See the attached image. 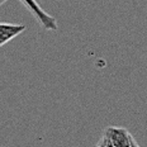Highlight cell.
<instances>
[{
  "label": "cell",
  "instance_id": "cell-1",
  "mask_svg": "<svg viewBox=\"0 0 147 147\" xmlns=\"http://www.w3.org/2000/svg\"><path fill=\"white\" fill-rule=\"evenodd\" d=\"M20 1L29 9V11L34 15V18L38 20L39 24H41L43 28L48 29V30H56L57 29V20L39 7V4L36 1V0H20Z\"/></svg>",
  "mask_w": 147,
  "mask_h": 147
},
{
  "label": "cell",
  "instance_id": "cell-2",
  "mask_svg": "<svg viewBox=\"0 0 147 147\" xmlns=\"http://www.w3.org/2000/svg\"><path fill=\"white\" fill-rule=\"evenodd\" d=\"M104 138L113 147H132L133 137L127 129L118 127H109L104 132Z\"/></svg>",
  "mask_w": 147,
  "mask_h": 147
},
{
  "label": "cell",
  "instance_id": "cell-3",
  "mask_svg": "<svg viewBox=\"0 0 147 147\" xmlns=\"http://www.w3.org/2000/svg\"><path fill=\"white\" fill-rule=\"evenodd\" d=\"M24 30H26V26L24 24L0 23V47L7 45L9 41L18 37Z\"/></svg>",
  "mask_w": 147,
  "mask_h": 147
},
{
  "label": "cell",
  "instance_id": "cell-4",
  "mask_svg": "<svg viewBox=\"0 0 147 147\" xmlns=\"http://www.w3.org/2000/svg\"><path fill=\"white\" fill-rule=\"evenodd\" d=\"M5 1H8V0H0V7H1V5H3V4H4V3H5Z\"/></svg>",
  "mask_w": 147,
  "mask_h": 147
},
{
  "label": "cell",
  "instance_id": "cell-5",
  "mask_svg": "<svg viewBox=\"0 0 147 147\" xmlns=\"http://www.w3.org/2000/svg\"><path fill=\"white\" fill-rule=\"evenodd\" d=\"M98 147H104V143L102 142V141H100V143H99V146H98Z\"/></svg>",
  "mask_w": 147,
  "mask_h": 147
}]
</instances>
